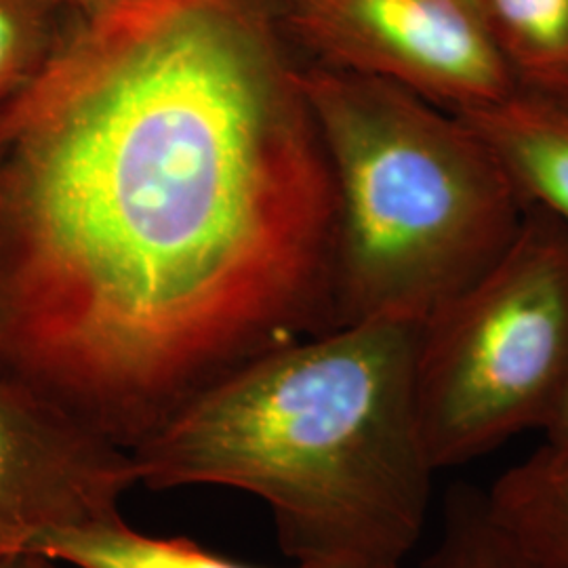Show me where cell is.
Here are the masks:
<instances>
[{
  "mask_svg": "<svg viewBox=\"0 0 568 568\" xmlns=\"http://www.w3.org/2000/svg\"><path fill=\"white\" fill-rule=\"evenodd\" d=\"M138 485L129 448L0 368V560L49 530L121 518Z\"/></svg>",
  "mask_w": 568,
  "mask_h": 568,
  "instance_id": "obj_6",
  "label": "cell"
},
{
  "mask_svg": "<svg viewBox=\"0 0 568 568\" xmlns=\"http://www.w3.org/2000/svg\"><path fill=\"white\" fill-rule=\"evenodd\" d=\"M546 445L551 447L568 448V384L558 400V405L554 408L548 424L541 429Z\"/></svg>",
  "mask_w": 568,
  "mask_h": 568,
  "instance_id": "obj_13",
  "label": "cell"
},
{
  "mask_svg": "<svg viewBox=\"0 0 568 568\" xmlns=\"http://www.w3.org/2000/svg\"><path fill=\"white\" fill-rule=\"evenodd\" d=\"M335 190L333 321L422 323L495 264L528 206L455 110L304 63Z\"/></svg>",
  "mask_w": 568,
  "mask_h": 568,
  "instance_id": "obj_3",
  "label": "cell"
},
{
  "mask_svg": "<svg viewBox=\"0 0 568 568\" xmlns=\"http://www.w3.org/2000/svg\"><path fill=\"white\" fill-rule=\"evenodd\" d=\"M417 333L337 326L248 361L131 450L140 485L262 499L295 565L403 567L436 476L415 408Z\"/></svg>",
  "mask_w": 568,
  "mask_h": 568,
  "instance_id": "obj_2",
  "label": "cell"
},
{
  "mask_svg": "<svg viewBox=\"0 0 568 568\" xmlns=\"http://www.w3.org/2000/svg\"><path fill=\"white\" fill-rule=\"evenodd\" d=\"M310 65L400 84L448 110L518 87L474 0H270Z\"/></svg>",
  "mask_w": 568,
  "mask_h": 568,
  "instance_id": "obj_5",
  "label": "cell"
},
{
  "mask_svg": "<svg viewBox=\"0 0 568 568\" xmlns=\"http://www.w3.org/2000/svg\"><path fill=\"white\" fill-rule=\"evenodd\" d=\"M419 568H528L490 523L485 497L462 490L448 499L443 535Z\"/></svg>",
  "mask_w": 568,
  "mask_h": 568,
  "instance_id": "obj_12",
  "label": "cell"
},
{
  "mask_svg": "<svg viewBox=\"0 0 568 568\" xmlns=\"http://www.w3.org/2000/svg\"><path fill=\"white\" fill-rule=\"evenodd\" d=\"M270 0H112L0 110V368L133 448L335 328V190Z\"/></svg>",
  "mask_w": 568,
  "mask_h": 568,
  "instance_id": "obj_1",
  "label": "cell"
},
{
  "mask_svg": "<svg viewBox=\"0 0 568 568\" xmlns=\"http://www.w3.org/2000/svg\"><path fill=\"white\" fill-rule=\"evenodd\" d=\"M61 565L53 562L51 558L41 556V554H18L11 558L0 560V568H60Z\"/></svg>",
  "mask_w": 568,
  "mask_h": 568,
  "instance_id": "obj_14",
  "label": "cell"
},
{
  "mask_svg": "<svg viewBox=\"0 0 568 568\" xmlns=\"http://www.w3.org/2000/svg\"><path fill=\"white\" fill-rule=\"evenodd\" d=\"M483 497L490 523L528 568H568V448L544 443Z\"/></svg>",
  "mask_w": 568,
  "mask_h": 568,
  "instance_id": "obj_8",
  "label": "cell"
},
{
  "mask_svg": "<svg viewBox=\"0 0 568 568\" xmlns=\"http://www.w3.org/2000/svg\"><path fill=\"white\" fill-rule=\"evenodd\" d=\"M530 209L568 230V100L525 87L455 110Z\"/></svg>",
  "mask_w": 568,
  "mask_h": 568,
  "instance_id": "obj_7",
  "label": "cell"
},
{
  "mask_svg": "<svg viewBox=\"0 0 568 568\" xmlns=\"http://www.w3.org/2000/svg\"><path fill=\"white\" fill-rule=\"evenodd\" d=\"M55 2H60L61 7H65L70 11L87 16V13H93V11L102 9L103 4H108L112 0H55Z\"/></svg>",
  "mask_w": 568,
  "mask_h": 568,
  "instance_id": "obj_15",
  "label": "cell"
},
{
  "mask_svg": "<svg viewBox=\"0 0 568 568\" xmlns=\"http://www.w3.org/2000/svg\"><path fill=\"white\" fill-rule=\"evenodd\" d=\"M568 384V230L528 206L508 251L419 323L415 408L436 471L544 429Z\"/></svg>",
  "mask_w": 568,
  "mask_h": 568,
  "instance_id": "obj_4",
  "label": "cell"
},
{
  "mask_svg": "<svg viewBox=\"0 0 568 568\" xmlns=\"http://www.w3.org/2000/svg\"><path fill=\"white\" fill-rule=\"evenodd\" d=\"M30 554L72 568H257L234 562L183 537H152L121 518L41 535ZM295 568H318L297 565Z\"/></svg>",
  "mask_w": 568,
  "mask_h": 568,
  "instance_id": "obj_10",
  "label": "cell"
},
{
  "mask_svg": "<svg viewBox=\"0 0 568 568\" xmlns=\"http://www.w3.org/2000/svg\"><path fill=\"white\" fill-rule=\"evenodd\" d=\"M518 87L568 100V0H474Z\"/></svg>",
  "mask_w": 568,
  "mask_h": 568,
  "instance_id": "obj_9",
  "label": "cell"
},
{
  "mask_svg": "<svg viewBox=\"0 0 568 568\" xmlns=\"http://www.w3.org/2000/svg\"><path fill=\"white\" fill-rule=\"evenodd\" d=\"M79 16L55 0H0V110L41 77Z\"/></svg>",
  "mask_w": 568,
  "mask_h": 568,
  "instance_id": "obj_11",
  "label": "cell"
}]
</instances>
